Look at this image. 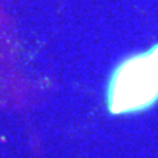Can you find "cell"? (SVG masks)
Listing matches in <instances>:
<instances>
[{
    "mask_svg": "<svg viewBox=\"0 0 158 158\" xmlns=\"http://www.w3.org/2000/svg\"><path fill=\"white\" fill-rule=\"evenodd\" d=\"M158 100V44L115 67L108 81L107 107L112 115L148 109Z\"/></svg>",
    "mask_w": 158,
    "mask_h": 158,
    "instance_id": "cell-1",
    "label": "cell"
}]
</instances>
